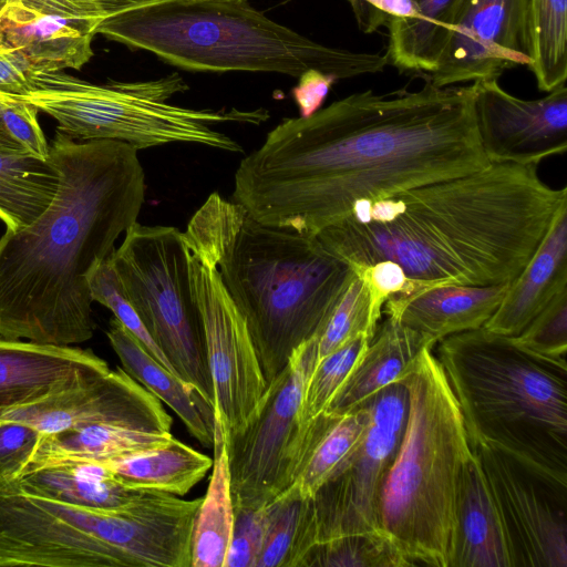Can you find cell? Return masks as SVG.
<instances>
[{
  "mask_svg": "<svg viewBox=\"0 0 567 567\" xmlns=\"http://www.w3.org/2000/svg\"><path fill=\"white\" fill-rule=\"evenodd\" d=\"M474 85L367 90L284 118L235 172L233 200L258 221L317 236L353 204L480 171Z\"/></svg>",
  "mask_w": 567,
  "mask_h": 567,
  "instance_id": "6da1fadb",
  "label": "cell"
},
{
  "mask_svg": "<svg viewBox=\"0 0 567 567\" xmlns=\"http://www.w3.org/2000/svg\"><path fill=\"white\" fill-rule=\"evenodd\" d=\"M537 165L483 169L353 204L317 238L353 268L392 261L420 288L511 282L563 202Z\"/></svg>",
  "mask_w": 567,
  "mask_h": 567,
  "instance_id": "7a4b0ae2",
  "label": "cell"
},
{
  "mask_svg": "<svg viewBox=\"0 0 567 567\" xmlns=\"http://www.w3.org/2000/svg\"><path fill=\"white\" fill-rule=\"evenodd\" d=\"M49 146L60 174L53 200L0 238V337L74 346L95 329L87 276L137 221L145 173L123 142H76L56 131Z\"/></svg>",
  "mask_w": 567,
  "mask_h": 567,
  "instance_id": "3957f363",
  "label": "cell"
},
{
  "mask_svg": "<svg viewBox=\"0 0 567 567\" xmlns=\"http://www.w3.org/2000/svg\"><path fill=\"white\" fill-rule=\"evenodd\" d=\"M184 234L214 259L247 323L267 384L318 333L355 275L317 236L265 225L217 192Z\"/></svg>",
  "mask_w": 567,
  "mask_h": 567,
  "instance_id": "277c9868",
  "label": "cell"
},
{
  "mask_svg": "<svg viewBox=\"0 0 567 567\" xmlns=\"http://www.w3.org/2000/svg\"><path fill=\"white\" fill-rule=\"evenodd\" d=\"M194 72H267L299 78L308 70L338 80L382 72L386 55L316 42L271 20L246 0H173L103 19L95 29Z\"/></svg>",
  "mask_w": 567,
  "mask_h": 567,
  "instance_id": "5b68a950",
  "label": "cell"
},
{
  "mask_svg": "<svg viewBox=\"0 0 567 567\" xmlns=\"http://www.w3.org/2000/svg\"><path fill=\"white\" fill-rule=\"evenodd\" d=\"M192 524L188 504L167 493L99 511L0 477V567H184Z\"/></svg>",
  "mask_w": 567,
  "mask_h": 567,
  "instance_id": "8992f818",
  "label": "cell"
},
{
  "mask_svg": "<svg viewBox=\"0 0 567 567\" xmlns=\"http://www.w3.org/2000/svg\"><path fill=\"white\" fill-rule=\"evenodd\" d=\"M470 445L492 443L567 480V364L484 327L439 341Z\"/></svg>",
  "mask_w": 567,
  "mask_h": 567,
  "instance_id": "52a82bcc",
  "label": "cell"
},
{
  "mask_svg": "<svg viewBox=\"0 0 567 567\" xmlns=\"http://www.w3.org/2000/svg\"><path fill=\"white\" fill-rule=\"evenodd\" d=\"M403 382L408 419L381 488L379 524L412 566L449 567L457 482L473 453L433 349L421 353Z\"/></svg>",
  "mask_w": 567,
  "mask_h": 567,
  "instance_id": "ba28073f",
  "label": "cell"
},
{
  "mask_svg": "<svg viewBox=\"0 0 567 567\" xmlns=\"http://www.w3.org/2000/svg\"><path fill=\"white\" fill-rule=\"evenodd\" d=\"M189 89L178 72L152 80L114 81L97 85L63 71L35 74L23 100L53 117L56 131L72 140L117 141L137 151L169 143H192L233 153L243 146L215 128L218 124L260 125L270 117L255 110L190 109L171 103Z\"/></svg>",
  "mask_w": 567,
  "mask_h": 567,
  "instance_id": "9c48e42d",
  "label": "cell"
},
{
  "mask_svg": "<svg viewBox=\"0 0 567 567\" xmlns=\"http://www.w3.org/2000/svg\"><path fill=\"white\" fill-rule=\"evenodd\" d=\"M110 260L123 293L176 374L214 405L183 231L136 221Z\"/></svg>",
  "mask_w": 567,
  "mask_h": 567,
  "instance_id": "30bf717a",
  "label": "cell"
},
{
  "mask_svg": "<svg viewBox=\"0 0 567 567\" xmlns=\"http://www.w3.org/2000/svg\"><path fill=\"white\" fill-rule=\"evenodd\" d=\"M369 408L370 422L359 447L337 475L305 499L296 542L300 560L317 544L381 529V488L408 419L405 383L383 388L369 401Z\"/></svg>",
  "mask_w": 567,
  "mask_h": 567,
  "instance_id": "8fae6325",
  "label": "cell"
},
{
  "mask_svg": "<svg viewBox=\"0 0 567 567\" xmlns=\"http://www.w3.org/2000/svg\"><path fill=\"white\" fill-rule=\"evenodd\" d=\"M316 363L315 337L296 349L267 388L246 423L225 433L234 508H260L290 485L302 432L300 409Z\"/></svg>",
  "mask_w": 567,
  "mask_h": 567,
  "instance_id": "7c38bea8",
  "label": "cell"
},
{
  "mask_svg": "<svg viewBox=\"0 0 567 567\" xmlns=\"http://www.w3.org/2000/svg\"><path fill=\"white\" fill-rule=\"evenodd\" d=\"M471 450L493 497L511 567H567V480L492 443Z\"/></svg>",
  "mask_w": 567,
  "mask_h": 567,
  "instance_id": "4fadbf2b",
  "label": "cell"
},
{
  "mask_svg": "<svg viewBox=\"0 0 567 567\" xmlns=\"http://www.w3.org/2000/svg\"><path fill=\"white\" fill-rule=\"evenodd\" d=\"M183 238L213 383L214 409L229 434L246 423L267 383L247 323L227 292L214 259L184 231Z\"/></svg>",
  "mask_w": 567,
  "mask_h": 567,
  "instance_id": "5bb4252c",
  "label": "cell"
},
{
  "mask_svg": "<svg viewBox=\"0 0 567 567\" xmlns=\"http://www.w3.org/2000/svg\"><path fill=\"white\" fill-rule=\"evenodd\" d=\"M473 85L476 127L489 164L538 165L566 152V83L537 100L509 94L496 79Z\"/></svg>",
  "mask_w": 567,
  "mask_h": 567,
  "instance_id": "9a60e30c",
  "label": "cell"
},
{
  "mask_svg": "<svg viewBox=\"0 0 567 567\" xmlns=\"http://www.w3.org/2000/svg\"><path fill=\"white\" fill-rule=\"evenodd\" d=\"M526 0H463L436 70L435 86L498 79L528 65Z\"/></svg>",
  "mask_w": 567,
  "mask_h": 567,
  "instance_id": "2e32d148",
  "label": "cell"
},
{
  "mask_svg": "<svg viewBox=\"0 0 567 567\" xmlns=\"http://www.w3.org/2000/svg\"><path fill=\"white\" fill-rule=\"evenodd\" d=\"M2 421L28 423L43 434L90 425H123L172 433V417L162 402L120 367L16 410Z\"/></svg>",
  "mask_w": 567,
  "mask_h": 567,
  "instance_id": "e0dca14e",
  "label": "cell"
},
{
  "mask_svg": "<svg viewBox=\"0 0 567 567\" xmlns=\"http://www.w3.org/2000/svg\"><path fill=\"white\" fill-rule=\"evenodd\" d=\"M110 370L90 349L0 337V421Z\"/></svg>",
  "mask_w": 567,
  "mask_h": 567,
  "instance_id": "ac0fdd59",
  "label": "cell"
},
{
  "mask_svg": "<svg viewBox=\"0 0 567 567\" xmlns=\"http://www.w3.org/2000/svg\"><path fill=\"white\" fill-rule=\"evenodd\" d=\"M508 285L423 286L411 293L390 296L382 308L385 316L439 342L449 336L484 327L499 306Z\"/></svg>",
  "mask_w": 567,
  "mask_h": 567,
  "instance_id": "d6986e66",
  "label": "cell"
},
{
  "mask_svg": "<svg viewBox=\"0 0 567 567\" xmlns=\"http://www.w3.org/2000/svg\"><path fill=\"white\" fill-rule=\"evenodd\" d=\"M567 288V199L556 210L537 249L509 282L488 331L518 336L563 289Z\"/></svg>",
  "mask_w": 567,
  "mask_h": 567,
  "instance_id": "ffe728a7",
  "label": "cell"
},
{
  "mask_svg": "<svg viewBox=\"0 0 567 567\" xmlns=\"http://www.w3.org/2000/svg\"><path fill=\"white\" fill-rule=\"evenodd\" d=\"M101 20L41 12L17 2L0 13V31L39 72L80 70L93 56Z\"/></svg>",
  "mask_w": 567,
  "mask_h": 567,
  "instance_id": "44dd1931",
  "label": "cell"
},
{
  "mask_svg": "<svg viewBox=\"0 0 567 567\" xmlns=\"http://www.w3.org/2000/svg\"><path fill=\"white\" fill-rule=\"evenodd\" d=\"M437 341L385 316L358 364L326 409L344 413L367 404L383 388L403 382L421 353Z\"/></svg>",
  "mask_w": 567,
  "mask_h": 567,
  "instance_id": "7402d4cb",
  "label": "cell"
},
{
  "mask_svg": "<svg viewBox=\"0 0 567 567\" xmlns=\"http://www.w3.org/2000/svg\"><path fill=\"white\" fill-rule=\"evenodd\" d=\"M454 515L449 567H511L502 524L474 453L458 477Z\"/></svg>",
  "mask_w": 567,
  "mask_h": 567,
  "instance_id": "603a6c76",
  "label": "cell"
},
{
  "mask_svg": "<svg viewBox=\"0 0 567 567\" xmlns=\"http://www.w3.org/2000/svg\"><path fill=\"white\" fill-rule=\"evenodd\" d=\"M369 422V402L344 413L324 410L307 422L302 426L290 485L286 489L301 498L312 497L322 484L344 467L361 444Z\"/></svg>",
  "mask_w": 567,
  "mask_h": 567,
  "instance_id": "cb8c5ba5",
  "label": "cell"
},
{
  "mask_svg": "<svg viewBox=\"0 0 567 567\" xmlns=\"http://www.w3.org/2000/svg\"><path fill=\"white\" fill-rule=\"evenodd\" d=\"M106 337L126 373L171 408L203 446L213 447L214 405L153 358L115 317L110 320Z\"/></svg>",
  "mask_w": 567,
  "mask_h": 567,
  "instance_id": "d4e9b609",
  "label": "cell"
},
{
  "mask_svg": "<svg viewBox=\"0 0 567 567\" xmlns=\"http://www.w3.org/2000/svg\"><path fill=\"white\" fill-rule=\"evenodd\" d=\"M13 478L30 492L99 511L122 509L145 492L122 484L99 461L44 465Z\"/></svg>",
  "mask_w": 567,
  "mask_h": 567,
  "instance_id": "484cf974",
  "label": "cell"
},
{
  "mask_svg": "<svg viewBox=\"0 0 567 567\" xmlns=\"http://www.w3.org/2000/svg\"><path fill=\"white\" fill-rule=\"evenodd\" d=\"M103 463L130 488L184 496L212 470L213 458L173 437L164 445Z\"/></svg>",
  "mask_w": 567,
  "mask_h": 567,
  "instance_id": "4316f807",
  "label": "cell"
},
{
  "mask_svg": "<svg viewBox=\"0 0 567 567\" xmlns=\"http://www.w3.org/2000/svg\"><path fill=\"white\" fill-rule=\"evenodd\" d=\"M463 0H412L416 17L390 18L386 27L389 64L401 71L433 73Z\"/></svg>",
  "mask_w": 567,
  "mask_h": 567,
  "instance_id": "83f0119b",
  "label": "cell"
},
{
  "mask_svg": "<svg viewBox=\"0 0 567 567\" xmlns=\"http://www.w3.org/2000/svg\"><path fill=\"white\" fill-rule=\"evenodd\" d=\"M214 457L208 488L197 508L192 536V567H224L234 525L225 430L215 413Z\"/></svg>",
  "mask_w": 567,
  "mask_h": 567,
  "instance_id": "f1b7e54d",
  "label": "cell"
},
{
  "mask_svg": "<svg viewBox=\"0 0 567 567\" xmlns=\"http://www.w3.org/2000/svg\"><path fill=\"white\" fill-rule=\"evenodd\" d=\"M60 174L50 159L0 148V220L7 230L33 223L53 200Z\"/></svg>",
  "mask_w": 567,
  "mask_h": 567,
  "instance_id": "f546056e",
  "label": "cell"
},
{
  "mask_svg": "<svg viewBox=\"0 0 567 567\" xmlns=\"http://www.w3.org/2000/svg\"><path fill=\"white\" fill-rule=\"evenodd\" d=\"M528 68L540 91L567 80V0H526Z\"/></svg>",
  "mask_w": 567,
  "mask_h": 567,
  "instance_id": "4dcf8cb0",
  "label": "cell"
},
{
  "mask_svg": "<svg viewBox=\"0 0 567 567\" xmlns=\"http://www.w3.org/2000/svg\"><path fill=\"white\" fill-rule=\"evenodd\" d=\"M355 271V270H354ZM382 307L373 300L365 278L358 271L315 336L316 362L360 334L373 338Z\"/></svg>",
  "mask_w": 567,
  "mask_h": 567,
  "instance_id": "1f68e13d",
  "label": "cell"
},
{
  "mask_svg": "<svg viewBox=\"0 0 567 567\" xmlns=\"http://www.w3.org/2000/svg\"><path fill=\"white\" fill-rule=\"evenodd\" d=\"M411 561L382 529L344 535L315 545L300 567H406Z\"/></svg>",
  "mask_w": 567,
  "mask_h": 567,
  "instance_id": "d6a6232c",
  "label": "cell"
},
{
  "mask_svg": "<svg viewBox=\"0 0 567 567\" xmlns=\"http://www.w3.org/2000/svg\"><path fill=\"white\" fill-rule=\"evenodd\" d=\"M371 338L360 334L315 363L303 391L300 423L303 426L323 412L353 371Z\"/></svg>",
  "mask_w": 567,
  "mask_h": 567,
  "instance_id": "836d02e7",
  "label": "cell"
},
{
  "mask_svg": "<svg viewBox=\"0 0 567 567\" xmlns=\"http://www.w3.org/2000/svg\"><path fill=\"white\" fill-rule=\"evenodd\" d=\"M303 499L290 489L268 507V523L255 567H291Z\"/></svg>",
  "mask_w": 567,
  "mask_h": 567,
  "instance_id": "e575fe53",
  "label": "cell"
},
{
  "mask_svg": "<svg viewBox=\"0 0 567 567\" xmlns=\"http://www.w3.org/2000/svg\"><path fill=\"white\" fill-rule=\"evenodd\" d=\"M87 281L92 300L110 309L153 358L176 374L173 365L152 339L137 312L123 293L110 257L90 271Z\"/></svg>",
  "mask_w": 567,
  "mask_h": 567,
  "instance_id": "d590c367",
  "label": "cell"
},
{
  "mask_svg": "<svg viewBox=\"0 0 567 567\" xmlns=\"http://www.w3.org/2000/svg\"><path fill=\"white\" fill-rule=\"evenodd\" d=\"M515 341L544 357L566 360L567 288L560 290L526 326Z\"/></svg>",
  "mask_w": 567,
  "mask_h": 567,
  "instance_id": "8d00e7d4",
  "label": "cell"
},
{
  "mask_svg": "<svg viewBox=\"0 0 567 567\" xmlns=\"http://www.w3.org/2000/svg\"><path fill=\"white\" fill-rule=\"evenodd\" d=\"M38 112L22 97L0 93V116L8 134L24 151L49 159L50 146L39 124Z\"/></svg>",
  "mask_w": 567,
  "mask_h": 567,
  "instance_id": "74e56055",
  "label": "cell"
},
{
  "mask_svg": "<svg viewBox=\"0 0 567 567\" xmlns=\"http://www.w3.org/2000/svg\"><path fill=\"white\" fill-rule=\"evenodd\" d=\"M268 523L267 505L234 508V525L224 567H255Z\"/></svg>",
  "mask_w": 567,
  "mask_h": 567,
  "instance_id": "f35d334b",
  "label": "cell"
},
{
  "mask_svg": "<svg viewBox=\"0 0 567 567\" xmlns=\"http://www.w3.org/2000/svg\"><path fill=\"white\" fill-rule=\"evenodd\" d=\"M42 433L28 423L0 422V477L19 476L34 455Z\"/></svg>",
  "mask_w": 567,
  "mask_h": 567,
  "instance_id": "ab89813d",
  "label": "cell"
},
{
  "mask_svg": "<svg viewBox=\"0 0 567 567\" xmlns=\"http://www.w3.org/2000/svg\"><path fill=\"white\" fill-rule=\"evenodd\" d=\"M167 1L173 0H23V3L41 12L102 21L115 14Z\"/></svg>",
  "mask_w": 567,
  "mask_h": 567,
  "instance_id": "60d3db41",
  "label": "cell"
},
{
  "mask_svg": "<svg viewBox=\"0 0 567 567\" xmlns=\"http://www.w3.org/2000/svg\"><path fill=\"white\" fill-rule=\"evenodd\" d=\"M39 71L6 40L0 31V93L22 96L34 89Z\"/></svg>",
  "mask_w": 567,
  "mask_h": 567,
  "instance_id": "b9f144b4",
  "label": "cell"
},
{
  "mask_svg": "<svg viewBox=\"0 0 567 567\" xmlns=\"http://www.w3.org/2000/svg\"><path fill=\"white\" fill-rule=\"evenodd\" d=\"M292 89V97L301 117H308L319 111L331 89L338 81L333 74L318 70H308L299 78Z\"/></svg>",
  "mask_w": 567,
  "mask_h": 567,
  "instance_id": "7bdbcfd3",
  "label": "cell"
},
{
  "mask_svg": "<svg viewBox=\"0 0 567 567\" xmlns=\"http://www.w3.org/2000/svg\"><path fill=\"white\" fill-rule=\"evenodd\" d=\"M0 148L2 150H22L24 151L13 138L8 134L3 122L0 116Z\"/></svg>",
  "mask_w": 567,
  "mask_h": 567,
  "instance_id": "ee69618b",
  "label": "cell"
},
{
  "mask_svg": "<svg viewBox=\"0 0 567 567\" xmlns=\"http://www.w3.org/2000/svg\"><path fill=\"white\" fill-rule=\"evenodd\" d=\"M17 2H23V0H0V13L7 6L17 3Z\"/></svg>",
  "mask_w": 567,
  "mask_h": 567,
  "instance_id": "f6af8a7d",
  "label": "cell"
},
{
  "mask_svg": "<svg viewBox=\"0 0 567 567\" xmlns=\"http://www.w3.org/2000/svg\"><path fill=\"white\" fill-rule=\"evenodd\" d=\"M246 1H248V0H246ZM348 1H349L350 6L355 2V0H348Z\"/></svg>",
  "mask_w": 567,
  "mask_h": 567,
  "instance_id": "bcb514c9",
  "label": "cell"
}]
</instances>
